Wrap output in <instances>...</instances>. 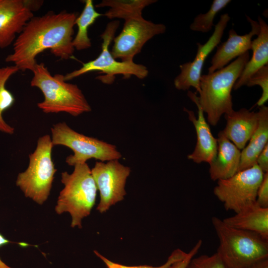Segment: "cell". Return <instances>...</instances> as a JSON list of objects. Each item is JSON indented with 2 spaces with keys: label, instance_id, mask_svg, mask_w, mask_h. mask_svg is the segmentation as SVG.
<instances>
[{
  "label": "cell",
  "instance_id": "6da1fadb",
  "mask_svg": "<svg viewBox=\"0 0 268 268\" xmlns=\"http://www.w3.org/2000/svg\"><path fill=\"white\" fill-rule=\"evenodd\" d=\"M76 17L74 13L65 11L33 16L15 39L5 62L13 63L19 70L32 71L37 56L46 50L61 59H70L75 50L72 36Z\"/></svg>",
  "mask_w": 268,
  "mask_h": 268
},
{
  "label": "cell",
  "instance_id": "7a4b0ae2",
  "mask_svg": "<svg viewBox=\"0 0 268 268\" xmlns=\"http://www.w3.org/2000/svg\"><path fill=\"white\" fill-rule=\"evenodd\" d=\"M249 59L248 52L224 67L201 75L198 101L211 126H215L223 114L233 110L231 91Z\"/></svg>",
  "mask_w": 268,
  "mask_h": 268
},
{
  "label": "cell",
  "instance_id": "3957f363",
  "mask_svg": "<svg viewBox=\"0 0 268 268\" xmlns=\"http://www.w3.org/2000/svg\"><path fill=\"white\" fill-rule=\"evenodd\" d=\"M30 85L38 88L44 100L37 104L44 113L65 112L74 117L91 111L81 90L76 84L67 82L64 75H52L43 63L37 64L32 71Z\"/></svg>",
  "mask_w": 268,
  "mask_h": 268
},
{
  "label": "cell",
  "instance_id": "277c9868",
  "mask_svg": "<svg viewBox=\"0 0 268 268\" xmlns=\"http://www.w3.org/2000/svg\"><path fill=\"white\" fill-rule=\"evenodd\" d=\"M219 241L216 253L228 268H246L268 258V240L249 231L230 227L217 217L211 219Z\"/></svg>",
  "mask_w": 268,
  "mask_h": 268
},
{
  "label": "cell",
  "instance_id": "5b68a950",
  "mask_svg": "<svg viewBox=\"0 0 268 268\" xmlns=\"http://www.w3.org/2000/svg\"><path fill=\"white\" fill-rule=\"evenodd\" d=\"M64 188L60 193L55 210L57 214L68 212L70 226L82 228V219L90 215L94 206L97 189L87 163L77 164L73 172L61 173Z\"/></svg>",
  "mask_w": 268,
  "mask_h": 268
},
{
  "label": "cell",
  "instance_id": "8992f818",
  "mask_svg": "<svg viewBox=\"0 0 268 268\" xmlns=\"http://www.w3.org/2000/svg\"><path fill=\"white\" fill-rule=\"evenodd\" d=\"M53 146L49 134L40 137L34 151L29 155L28 167L16 180L25 197L40 205L49 198L57 171L52 158Z\"/></svg>",
  "mask_w": 268,
  "mask_h": 268
},
{
  "label": "cell",
  "instance_id": "52a82bcc",
  "mask_svg": "<svg viewBox=\"0 0 268 268\" xmlns=\"http://www.w3.org/2000/svg\"><path fill=\"white\" fill-rule=\"evenodd\" d=\"M120 22L112 21L108 23L100 37L102 40L101 52L94 60L84 63L80 68L67 73L64 75L67 81L84 74L93 71H99L103 74L97 77V79L105 84H111L116 75L120 74L124 78H129L134 75L139 79L145 78L148 70L143 65L134 62H119L112 55L109 50V46L114 38V35L119 26Z\"/></svg>",
  "mask_w": 268,
  "mask_h": 268
},
{
  "label": "cell",
  "instance_id": "ba28073f",
  "mask_svg": "<svg viewBox=\"0 0 268 268\" xmlns=\"http://www.w3.org/2000/svg\"><path fill=\"white\" fill-rule=\"evenodd\" d=\"M51 130L53 146L63 145L73 151V154L66 158L69 166L86 163L92 158L104 162L122 157L115 145L77 133L65 122L54 124Z\"/></svg>",
  "mask_w": 268,
  "mask_h": 268
},
{
  "label": "cell",
  "instance_id": "9c48e42d",
  "mask_svg": "<svg viewBox=\"0 0 268 268\" xmlns=\"http://www.w3.org/2000/svg\"><path fill=\"white\" fill-rule=\"evenodd\" d=\"M264 175L256 164L228 179L218 180L213 193L226 210L238 213L256 203L257 191Z\"/></svg>",
  "mask_w": 268,
  "mask_h": 268
},
{
  "label": "cell",
  "instance_id": "30bf717a",
  "mask_svg": "<svg viewBox=\"0 0 268 268\" xmlns=\"http://www.w3.org/2000/svg\"><path fill=\"white\" fill-rule=\"evenodd\" d=\"M91 171L100 194V202L96 209L102 213L124 200L127 194L125 185L131 170L118 160H112L106 163L96 162Z\"/></svg>",
  "mask_w": 268,
  "mask_h": 268
},
{
  "label": "cell",
  "instance_id": "8fae6325",
  "mask_svg": "<svg viewBox=\"0 0 268 268\" xmlns=\"http://www.w3.org/2000/svg\"><path fill=\"white\" fill-rule=\"evenodd\" d=\"M166 30L165 25L154 23L143 17L126 20L122 30L113 39L111 53L115 59L133 62L134 57L149 40L163 34Z\"/></svg>",
  "mask_w": 268,
  "mask_h": 268
},
{
  "label": "cell",
  "instance_id": "7c38bea8",
  "mask_svg": "<svg viewBox=\"0 0 268 268\" xmlns=\"http://www.w3.org/2000/svg\"><path fill=\"white\" fill-rule=\"evenodd\" d=\"M230 20V17L228 13L221 15L219 21L214 25L212 34L207 42L204 44L197 43L198 50L194 60L180 66V73L174 80L176 89L186 91L193 87L199 93L200 92V78L204 61L221 41Z\"/></svg>",
  "mask_w": 268,
  "mask_h": 268
},
{
  "label": "cell",
  "instance_id": "4fadbf2b",
  "mask_svg": "<svg viewBox=\"0 0 268 268\" xmlns=\"http://www.w3.org/2000/svg\"><path fill=\"white\" fill-rule=\"evenodd\" d=\"M37 0H0V49L15 40L37 9Z\"/></svg>",
  "mask_w": 268,
  "mask_h": 268
},
{
  "label": "cell",
  "instance_id": "5bb4252c",
  "mask_svg": "<svg viewBox=\"0 0 268 268\" xmlns=\"http://www.w3.org/2000/svg\"><path fill=\"white\" fill-rule=\"evenodd\" d=\"M188 96L194 102L198 108V118L193 111L185 108L184 111L188 114L190 121L193 124L197 133V143L193 152L187 156L189 159L197 163L203 162L209 164L214 159L217 151V141L212 135L210 128L206 121L204 112L196 93L191 91L188 92Z\"/></svg>",
  "mask_w": 268,
  "mask_h": 268
},
{
  "label": "cell",
  "instance_id": "9a60e30c",
  "mask_svg": "<svg viewBox=\"0 0 268 268\" xmlns=\"http://www.w3.org/2000/svg\"><path fill=\"white\" fill-rule=\"evenodd\" d=\"M251 26V30L243 35H238L233 29L229 30L227 40L219 46L211 61L208 73H212L226 66L233 59L238 58L251 49L252 38L259 34L260 25L258 21L246 15Z\"/></svg>",
  "mask_w": 268,
  "mask_h": 268
},
{
  "label": "cell",
  "instance_id": "2e32d148",
  "mask_svg": "<svg viewBox=\"0 0 268 268\" xmlns=\"http://www.w3.org/2000/svg\"><path fill=\"white\" fill-rule=\"evenodd\" d=\"M217 151L209 164L210 178L213 181L228 179L238 172L241 151L225 135L222 131L218 134Z\"/></svg>",
  "mask_w": 268,
  "mask_h": 268
},
{
  "label": "cell",
  "instance_id": "e0dca14e",
  "mask_svg": "<svg viewBox=\"0 0 268 268\" xmlns=\"http://www.w3.org/2000/svg\"><path fill=\"white\" fill-rule=\"evenodd\" d=\"M224 134L239 149H243L258 127V113L242 108L224 114Z\"/></svg>",
  "mask_w": 268,
  "mask_h": 268
},
{
  "label": "cell",
  "instance_id": "ac0fdd59",
  "mask_svg": "<svg viewBox=\"0 0 268 268\" xmlns=\"http://www.w3.org/2000/svg\"><path fill=\"white\" fill-rule=\"evenodd\" d=\"M260 32L257 37L252 41V56L248 61L238 79L234 90L246 85L250 77L259 69L268 65V25L260 16L258 18Z\"/></svg>",
  "mask_w": 268,
  "mask_h": 268
},
{
  "label": "cell",
  "instance_id": "d6986e66",
  "mask_svg": "<svg viewBox=\"0 0 268 268\" xmlns=\"http://www.w3.org/2000/svg\"><path fill=\"white\" fill-rule=\"evenodd\" d=\"M222 220L230 227L257 233L268 240V208L256 203Z\"/></svg>",
  "mask_w": 268,
  "mask_h": 268
},
{
  "label": "cell",
  "instance_id": "ffe728a7",
  "mask_svg": "<svg viewBox=\"0 0 268 268\" xmlns=\"http://www.w3.org/2000/svg\"><path fill=\"white\" fill-rule=\"evenodd\" d=\"M258 127L250 138L249 142L241 152L238 172L256 164V160L266 145L268 143V107H259Z\"/></svg>",
  "mask_w": 268,
  "mask_h": 268
},
{
  "label": "cell",
  "instance_id": "44dd1931",
  "mask_svg": "<svg viewBox=\"0 0 268 268\" xmlns=\"http://www.w3.org/2000/svg\"><path fill=\"white\" fill-rule=\"evenodd\" d=\"M156 0H103L96 7H109L103 15L109 19L120 18L125 20L142 17L143 9L156 2Z\"/></svg>",
  "mask_w": 268,
  "mask_h": 268
},
{
  "label": "cell",
  "instance_id": "7402d4cb",
  "mask_svg": "<svg viewBox=\"0 0 268 268\" xmlns=\"http://www.w3.org/2000/svg\"><path fill=\"white\" fill-rule=\"evenodd\" d=\"M84 8L75 20L77 26V32L72 40L74 49L78 51L86 50L91 46V42L88 35L89 27L102 14L97 12L92 0H85Z\"/></svg>",
  "mask_w": 268,
  "mask_h": 268
},
{
  "label": "cell",
  "instance_id": "603a6c76",
  "mask_svg": "<svg viewBox=\"0 0 268 268\" xmlns=\"http://www.w3.org/2000/svg\"><path fill=\"white\" fill-rule=\"evenodd\" d=\"M18 70L14 65L0 67V132L9 134H14V128L6 123L2 114L13 105L15 98L5 85L9 78Z\"/></svg>",
  "mask_w": 268,
  "mask_h": 268
},
{
  "label": "cell",
  "instance_id": "cb8c5ba5",
  "mask_svg": "<svg viewBox=\"0 0 268 268\" xmlns=\"http://www.w3.org/2000/svg\"><path fill=\"white\" fill-rule=\"evenodd\" d=\"M230 2V0H214L207 12L200 13L194 18L190 26L191 30L203 33L209 31L214 26L213 20L217 13Z\"/></svg>",
  "mask_w": 268,
  "mask_h": 268
},
{
  "label": "cell",
  "instance_id": "d4e9b609",
  "mask_svg": "<svg viewBox=\"0 0 268 268\" xmlns=\"http://www.w3.org/2000/svg\"><path fill=\"white\" fill-rule=\"evenodd\" d=\"M94 252L104 263L107 268H170L174 264L183 260L187 255V253L180 249H177L171 253L166 262L161 266L158 267L150 266H127L113 262L96 251H94Z\"/></svg>",
  "mask_w": 268,
  "mask_h": 268
},
{
  "label": "cell",
  "instance_id": "484cf974",
  "mask_svg": "<svg viewBox=\"0 0 268 268\" xmlns=\"http://www.w3.org/2000/svg\"><path fill=\"white\" fill-rule=\"evenodd\" d=\"M246 85L252 87L259 85L262 90V94L257 102L259 107L264 105L268 100V65L256 71L249 79Z\"/></svg>",
  "mask_w": 268,
  "mask_h": 268
},
{
  "label": "cell",
  "instance_id": "4316f807",
  "mask_svg": "<svg viewBox=\"0 0 268 268\" xmlns=\"http://www.w3.org/2000/svg\"><path fill=\"white\" fill-rule=\"evenodd\" d=\"M186 268H228L219 255L214 253L211 256L201 255L193 257Z\"/></svg>",
  "mask_w": 268,
  "mask_h": 268
},
{
  "label": "cell",
  "instance_id": "83f0119b",
  "mask_svg": "<svg viewBox=\"0 0 268 268\" xmlns=\"http://www.w3.org/2000/svg\"><path fill=\"white\" fill-rule=\"evenodd\" d=\"M256 203L263 208H268V172L264 173L263 180L260 185Z\"/></svg>",
  "mask_w": 268,
  "mask_h": 268
},
{
  "label": "cell",
  "instance_id": "f1b7e54d",
  "mask_svg": "<svg viewBox=\"0 0 268 268\" xmlns=\"http://www.w3.org/2000/svg\"><path fill=\"white\" fill-rule=\"evenodd\" d=\"M202 243V241L199 240L194 247L187 253V256L183 260L175 263L170 268H186L191 260L199 251Z\"/></svg>",
  "mask_w": 268,
  "mask_h": 268
},
{
  "label": "cell",
  "instance_id": "f546056e",
  "mask_svg": "<svg viewBox=\"0 0 268 268\" xmlns=\"http://www.w3.org/2000/svg\"><path fill=\"white\" fill-rule=\"evenodd\" d=\"M256 164L264 173L268 172V143L258 155Z\"/></svg>",
  "mask_w": 268,
  "mask_h": 268
},
{
  "label": "cell",
  "instance_id": "4dcf8cb0",
  "mask_svg": "<svg viewBox=\"0 0 268 268\" xmlns=\"http://www.w3.org/2000/svg\"><path fill=\"white\" fill-rule=\"evenodd\" d=\"M11 243L0 233V248ZM0 268H12L4 263L0 258Z\"/></svg>",
  "mask_w": 268,
  "mask_h": 268
},
{
  "label": "cell",
  "instance_id": "1f68e13d",
  "mask_svg": "<svg viewBox=\"0 0 268 268\" xmlns=\"http://www.w3.org/2000/svg\"><path fill=\"white\" fill-rule=\"evenodd\" d=\"M246 268H268V258L258 261Z\"/></svg>",
  "mask_w": 268,
  "mask_h": 268
}]
</instances>
